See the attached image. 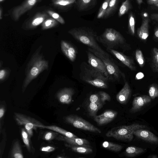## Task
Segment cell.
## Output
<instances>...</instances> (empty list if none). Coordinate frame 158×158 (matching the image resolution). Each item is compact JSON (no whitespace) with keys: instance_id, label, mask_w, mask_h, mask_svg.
<instances>
[{"instance_id":"5bb4252c","label":"cell","mask_w":158,"mask_h":158,"mask_svg":"<svg viewBox=\"0 0 158 158\" xmlns=\"http://www.w3.org/2000/svg\"><path fill=\"white\" fill-rule=\"evenodd\" d=\"M56 139L58 140L64 141L70 145L92 148L89 141L85 139L77 137L69 138L63 135L58 136Z\"/></svg>"},{"instance_id":"8992f818","label":"cell","mask_w":158,"mask_h":158,"mask_svg":"<svg viewBox=\"0 0 158 158\" xmlns=\"http://www.w3.org/2000/svg\"><path fill=\"white\" fill-rule=\"evenodd\" d=\"M88 50L101 59L105 64L110 77V81H119L122 77L125 78L124 74L110 57V55L102 54L98 51L88 48Z\"/></svg>"},{"instance_id":"ab89813d","label":"cell","mask_w":158,"mask_h":158,"mask_svg":"<svg viewBox=\"0 0 158 158\" xmlns=\"http://www.w3.org/2000/svg\"><path fill=\"white\" fill-rule=\"evenodd\" d=\"M76 0H67L61 1L53 0V4L56 5L60 6H67L73 3Z\"/></svg>"},{"instance_id":"7c38bea8","label":"cell","mask_w":158,"mask_h":158,"mask_svg":"<svg viewBox=\"0 0 158 158\" xmlns=\"http://www.w3.org/2000/svg\"><path fill=\"white\" fill-rule=\"evenodd\" d=\"M107 51L113 54L125 65L132 71H135L136 69L134 61L133 59L126 56L123 53L115 50L106 49Z\"/></svg>"},{"instance_id":"603a6c76","label":"cell","mask_w":158,"mask_h":158,"mask_svg":"<svg viewBox=\"0 0 158 158\" xmlns=\"http://www.w3.org/2000/svg\"><path fill=\"white\" fill-rule=\"evenodd\" d=\"M146 149L135 146H130L126 149L125 154L129 157H133L144 152Z\"/></svg>"},{"instance_id":"9c48e42d","label":"cell","mask_w":158,"mask_h":158,"mask_svg":"<svg viewBox=\"0 0 158 158\" xmlns=\"http://www.w3.org/2000/svg\"><path fill=\"white\" fill-rule=\"evenodd\" d=\"M88 63L93 67L103 73L110 80V77L105 64L102 60L92 52H86Z\"/></svg>"},{"instance_id":"f546056e","label":"cell","mask_w":158,"mask_h":158,"mask_svg":"<svg viewBox=\"0 0 158 158\" xmlns=\"http://www.w3.org/2000/svg\"><path fill=\"white\" fill-rule=\"evenodd\" d=\"M118 1V0H111L110 1L104 16V18H107L112 14L116 8Z\"/></svg>"},{"instance_id":"9a60e30c","label":"cell","mask_w":158,"mask_h":158,"mask_svg":"<svg viewBox=\"0 0 158 158\" xmlns=\"http://www.w3.org/2000/svg\"><path fill=\"white\" fill-rule=\"evenodd\" d=\"M61 50L65 56L71 61L75 60L77 52L75 47L71 44L64 40L61 41Z\"/></svg>"},{"instance_id":"4dcf8cb0","label":"cell","mask_w":158,"mask_h":158,"mask_svg":"<svg viewBox=\"0 0 158 158\" xmlns=\"http://www.w3.org/2000/svg\"><path fill=\"white\" fill-rule=\"evenodd\" d=\"M131 8V5L129 0H126L123 2L118 11V15L120 17L128 12Z\"/></svg>"},{"instance_id":"f907efd6","label":"cell","mask_w":158,"mask_h":158,"mask_svg":"<svg viewBox=\"0 0 158 158\" xmlns=\"http://www.w3.org/2000/svg\"><path fill=\"white\" fill-rule=\"evenodd\" d=\"M2 9L1 7L0 8V19H2Z\"/></svg>"},{"instance_id":"ba28073f","label":"cell","mask_w":158,"mask_h":158,"mask_svg":"<svg viewBox=\"0 0 158 158\" xmlns=\"http://www.w3.org/2000/svg\"><path fill=\"white\" fill-rule=\"evenodd\" d=\"M15 119L17 124L24 127L30 138L33 134V130H36L43 124L36 119L21 113L15 112Z\"/></svg>"},{"instance_id":"4316f807","label":"cell","mask_w":158,"mask_h":158,"mask_svg":"<svg viewBox=\"0 0 158 158\" xmlns=\"http://www.w3.org/2000/svg\"><path fill=\"white\" fill-rule=\"evenodd\" d=\"M151 67L153 71L158 73V49L156 48L152 50Z\"/></svg>"},{"instance_id":"8d00e7d4","label":"cell","mask_w":158,"mask_h":158,"mask_svg":"<svg viewBox=\"0 0 158 158\" xmlns=\"http://www.w3.org/2000/svg\"><path fill=\"white\" fill-rule=\"evenodd\" d=\"M47 12L51 17L56 20L58 22L62 24L65 23V21L63 18L56 12L50 10H48Z\"/></svg>"},{"instance_id":"bcb514c9","label":"cell","mask_w":158,"mask_h":158,"mask_svg":"<svg viewBox=\"0 0 158 158\" xmlns=\"http://www.w3.org/2000/svg\"><path fill=\"white\" fill-rule=\"evenodd\" d=\"M144 77V74L141 72L138 73L136 75L135 79H140L143 78Z\"/></svg>"},{"instance_id":"681fc988","label":"cell","mask_w":158,"mask_h":158,"mask_svg":"<svg viewBox=\"0 0 158 158\" xmlns=\"http://www.w3.org/2000/svg\"><path fill=\"white\" fill-rule=\"evenodd\" d=\"M148 158H158V156L155 155H149L148 157Z\"/></svg>"},{"instance_id":"e575fe53","label":"cell","mask_w":158,"mask_h":158,"mask_svg":"<svg viewBox=\"0 0 158 158\" xmlns=\"http://www.w3.org/2000/svg\"><path fill=\"white\" fill-rule=\"evenodd\" d=\"M111 0H105L100 7L97 15V18L101 19L104 17L109 4Z\"/></svg>"},{"instance_id":"b9f144b4","label":"cell","mask_w":158,"mask_h":158,"mask_svg":"<svg viewBox=\"0 0 158 158\" xmlns=\"http://www.w3.org/2000/svg\"><path fill=\"white\" fill-rule=\"evenodd\" d=\"M55 149V148L51 146H47L42 147L40 150L43 152H51L53 151Z\"/></svg>"},{"instance_id":"f5cc1de1","label":"cell","mask_w":158,"mask_h":158,"mask_svg":"<svg viewBox=\"0 0 158 158\" xmlns=\"http://www.w3.org/2000/svg\"><path fill=\"white\" fill-rule=\"evenodd\" d=\"M154 5L155 6H156L158 7V3H157L155 5Z\"/></svg>"},{"instance_id":"44dd1931","label":"cell","mask_w":158,"mask_h":158,"mask_svg":"<svg viewBox=\"0 0 158 158\" xmlns=\"http://www.w3.org/2000/svg\"><path fill=\"white\" fill-rule=\"evenodd\" d=\"M39 128L48 129L56 131L59 133L61 134L62 135L69 138L77 137L73 133L55 125L44 126L42 124L40 125Z\"/></svg>"},{"instance_id":"11a10c76","label":"cell","mask_w":158,"mask_h":158,"mask_svg":"<svg viewBox=\"0 0 158 158\" xmlns=\"http://www.w3.org/2000/svg\"><path fill=\"white\" fill-rule=\"evenodd\" d=\"M4 0H0V2H2Z\"/></svg>"},{"instance_id":"836d02e7","label":"cell","mask_w":158,"mask_h":158,"mask_svg":"<svg viewBox=\"0 0 158 158\" xmlns=\"http://www.w3.org/2000/svg\"><path fill=\"white\" fill-rule=\"evenodd\" d=\"M135 60L140 67H143L145 63V60L141 51L138 49L135 52Z\"/></svg>"},{"instance_id":"8fae6325","label":"cell","mask_w":158,"mask_h":158,"mask_svg":"<svg viewBox=\"0 0 158 158\" xmlns=\"http://www.w3.org/2000/svg\"><path fill=\"white\" fill-rule=\"evenodd\" d=\"M118 112L114 110H108L101 114L94 117V121L99 126L108 124L113 121L116 117Z\"/></svg>"},{"instance_id":"d590c367","label":"cell","mask_w":158,"mask_h":158,"mask_svg":"<svg viewBox=\"0 0 158 158\" xmlns=\"http://www.w3.org/2000/svg\"><path fill=\"white\" fill-rule=\"evenodd\" d=\"M149 96L152 99L158 97V86L155 84H152L150 86L149 89Z\"/></svg>"},{"instance_id":"7bdbcfd3","label":"cell","mask_w":158,"mask_h":158,"mask_svg":"<svg viewBox=\"0 0 158 158\" xmlns=\"http://www.w3.org/2000/svg\"><path fill=\"white\" fill-rule=\"evenodd\" d=\"M7 72L5 69H2L0 71V80L3 81L7 76Z\"/></svg>"},{"instance_id":"f6af8a7d","label":"cell","mask_w":158,"mask_h":158,"mask_svg":"<svg viewBox=\"0 0 158 158\" xmlns=\"http://www.w3.org/2000/svg\"><path fill=\"white\" fill-rule=\"evenodd\" d=\"M5 112V109L3 106H1L0 108V118L1 119L3 117Z\"/></svg>"},{"instance_id":"816d5d0a","label":"cell","mask_w":158,"mask_h":158,"mask_svg":"<svg viewBox=\"0 0 158 158\" xmlns=\"http://www.w3.org/2000/svg\"><path fill=\"white\" fill-rule=\"evenodd\" d=\"M139 4H141L143 2V0H136Z\"/></svg>"},{"instance_id":"ffe728a7","label":"cell","mask_w":158,"mask_h":158,"mask_svg":"<svg viewBox=\"0 0 158 158\" xmlns=\"http://www.w3.org/2000/svg\"><path fill=\"white\" fill-rule=\"evenodd\" d=\"M149 22L148 18H144L141 26L137 30V35L139 39L142 40H146L149 36Z\"/></svg>"},{"instance_id":"7402d4cb","label":"cell","mask_w":158,"mask_h":158,"mask_svg":"<svg viewBox=\"0 0 158 158\" xmlns=\"http://www.w3.org/2000/svg\"><path fill=\"white\" fill-rule=\"evenodd\" d=\"M65 146L71 149L73 151L78 153L86 154L91 153L93 152L92 148L72 145L67 143L65 144Z\"/></svg>"},{"instance_id":"cb8c5ba5","label":"cell","mask_w":158,"mask_h":158,"mask_svg":"<svg viewBox=\"0 0 158 158\" xmlns=\"http://www.w3.org/2000/svg\"><path fill=\"white\" fill-rule=\"evenodd\" d=\"M10 157L14 158H23L21 146L18 140L15 141L13 145L11 152Z\"/></svg>"},{"instance_id":"2e32d148","label":"cell","mask_w":158,"mask_h":158,"mask_svg":"<svg viewBox=\"0 0 158 158\" xmlns=\"http://www.w3.org/2000/svg\"><path fill=\"white\" fill-rule=\"evenodd\" d=\"M74 93V90L73 88H65L57 93L56 97L60 103L69 104L71 102L72 97Z\"/></svg>"},{"instance_id":"6da1fadb","label":"cell","mask_w":158,"mask_h":158,"mask_svg":"<svg viewBox=\"0 0 158 158\" xmlns=\"http://www.w3.org/2000/svg\"><path fill=\"white\" fill-rule=\"evenodd\" d=\"M42 46H40L33 54L27 64L26 77L24 81L22 91L23 92L31 82L42 72L48 68V63L40 53Z\"/></svg>"},{"instance_id":"d6a6232c","label":"cell","mask_w":158,"mask_h":158,"mask_svg":"<svg viewBox=\"0 0 158 158\" xmlns=\"http://www.w3.org/2000/svg\"><path fill=\"white\" fill-rule=\"evenodd\" d=\"M135 19L132 13H130L128 19V30L130 34L134 35L135 34Z\"/></svg>"},{"instance_id":"d6986e66","label":"cell","mask_w":158,"mask_h":158,"mask_svg":"<svg viewBox=\"0 0 158 158\" xmlns=\"http://www.w3.org/2000/svg\"><path fill=\"white\" fill-rule=\"evenodd\" d=\"M48 17V16L46 13H38L27 22L26 27L29 29L34 28L42 23Z\"/></svg>"},{"instance_id":"60d3db41","label":"cell","mask_w":158,"mask_h":158,"mask_svg":"<svg viewBox=\"0 0 158 158\" xmlns=\"http://www.w3.org/2000/svg\"><path fill=\"white\" fill-rule=\"evenodd\" d=\"M89 100L90 102H101L100 98L98 93L91 95L89 97Z\"/></svg>"},{"instance_id":"74e56055","label":"cell","mask_w":158,"mask_h":158,"mask_svg":"<svg viewBox=\"0 0 158 158\" xmlns=\"http://www.w3.org/2000/svg\"><path fill=\"white\" fill-rule=\"evenodd\" d=\"M58 135V133L56 131H47L44 133L43 136V139L45 140L50 141L56 138Z\"/></svg>"},{"instance_id":"3957f363","label":"cell","mask_w":158,"mask_h":158,"mask_svg":"<svg viewBox=\"0 0 158 158\" xmlns=\"http://www.w3.org/2000/svg\"><path fill=\"white\" fill-rule=\"evenodd\" d=\"M68 33L75 40L105 55L109 54L103 50L97 42V33L93 30L85 27L74 28Z\"/></svg>"},{"instance_id":"30bf717a","label":"cell","mask_w":158,"mask_h":158,"mask_svg":"<svg viewBox=\"0 0 158 158\" xmlns=\"http://www.w3.org/2000/svg\"><path fill=\"white\" fill-rule=\"evenodd\" d=\"M37 1V0H26L21 5L15 8L12 12L15 20H18L22 15L32 8Z\"/></svg>"},{"instance_id":"f1b7e54d","label":"cell","mask_w":158,"mask_h":158,"mask_svg":"<svg viewBox=\"0 0 158 158\" xmlns=\"http://www.w3.org/2000/svg\"><path fill=\"white\" fill-rule=\"evenodd\" d=\"M21 135L24 144L28 151L29 152H30L31 148L30 141V137L24 128H22Z\"/></svg>"},{"instance_id":"ac0fdd59","label":"cell","mask_w":158,"mask_h":158,"mask_svg":"<svg viewBox=\"0 0 158 158\" xmlns=\"http://www.w3.org/2000/svg\"><path fill=\"white\" fill-rule=\"evenodd\" d=\"M131 94V89L127 82L126 81L122 89L116 95L117 101L122 104H126Z\"/></svg>"},{"instance_id":"e0dca14e","label":"cell","mask_w":158,"mask_h":158,"mask_svg":"<svg viewBox=\"0 0 158 158\" xmlns=\"http://www.w3.org/2000/svg\"><path fill=\"white\" fill-rule=\"evenodd\" d=\"M134 134L137 138L154 144L158 143V138L151 131L143 129L136 130Z\"/></svg>"},{"instance_id":"5b68a950","label":"cell","mask_w":158,"mask_h":158,"mask_svg":"<svg viewBox=\"0 0 158 158\" xmlns=\"http://www.w3.org/2000/svg\"><path fill=\"white\" fill-rule=\"evenodd\" d=\"M147 126L135 123L127 126H120L113 127L106 134L108 137H113L117 140L130 142L133 138L134 132L136 130L144 129Z\"/></svg>"},{"instance_id":"d4e9b609","label":"cell","mask_w":158,"mask_h":158,"mask_svg":"<svg viewBox=\"0 0 158 158\" xmlns=\"http://www.w3.org/2000/svg\"><path fill=\"white\" fill-rule=\"evenodd\" d=\"M102 106L103 104L101 102L89 103L87 108L89 116L93 117L96 116L97 112L101 109Z\"/></svg>"},{"instance_id":"ee69618b","label":"cell","mask_w":158,"mask_h":158,"mask_svg":"<svg viewBox=\"0 0 158 158\" xmlns=\"http://www.w3.org/2000/svg\"><path fill=\"white\" fill-rule=\"evenodd\" d=\"M151 18L152 19L158 22V14L153 13L151 15Z\"/></svg>"},{"instance_id":"f35d334b","label":"cell","mask_w":158,"mask_h":158,"mask_svg":"<svg viewBox=\"0 0 158 158\" xmlns=\"http://www.w3.org/2000/svg\"><path fill=\"white\" fill-rule=\"evenodd\" d=\"M99 95L100 101L103 104H105L106 101L110 102L111 100L110 96L106 92L103 91H100L98 93Z\"/></svg>"},{"instance_id":"c3c4849f","label":"cell","mask_w":158,"mask_h":158,"mask_svg":"<svg viewBox=\"0 0 158 158\" xmlns=\"http://www.w3.org/2000/svg\"><path fill=\"white\" fill-rule=\"evenodd\" d=\"M154 35L155 39L158 40V28L155 29Z\"/></svg>"},{"instance_id":"1f68e13d","label":"cell","mask_w":158,"mask_h":158,"mask_svg":"<svg viewBox=\"0 0 158 158\" xmlns=\"http://www.w3.org/2000/svg\"><path fill=\"white\" fill-rule=\"evenodd\" d=\"M95 0H78V7L79 10L83 11L90 6Z\"/></svg>"},{"instance_id":"7a4b0ae2","label":"cell","mask_w":158,"mask_h":158,"mask_svg":"<svg viewBox=\"0 0 158 158\" xmlns=\"http://www.w3.org/2000/svg\"><path fill=\"white\" fill-rule=\"evenodd\" d=\"M80 78L83 81L98 88H108L109 79L88 63L85 61L82 62L80 66Z\"/></svg>"},{"instance_id":"484cf974","label":"cell","mask_w":158,"mask_h":158,"mask_svg":"<svg viewBox=\"0 0 158 158\" xmlns=\"http://www.w3.org/2000/svg\"><path fill=\"white\" fill-rule=\"evenodd\" d=\"M102 146L105 149L114 152L120 151L123 148L121 145L107 141L103 142Z\"/></svg>"},{"instance_id":"277c9868","label":"cell","mask_w":158,"mask_h":158,"mask_svg":"<svg viewBox=\"0 0 158 158\" xmlns=\"http://www.w3.org/2000/svg\"><path fill=\"white\" fill-rule=\"evenodd\" d=\"M97 40L106 49L114 50L124 49L126 44L125 39L122 34L111 28H106L101 35L98 36Z\"/></svg>"},{"instance_id":"52a82bcc","label":"cell","mask_w":158,"mask_h":158,"mask_svg":"<svg viewBox=\"0 0 158 158\" xmlns=\"http://www.w3.org/2000/svg\"><path fill=\"white\" fill-rule=\"evenodd\" d=\"M65 121L73 127L80 129L97 133H101V130L82 118L76 115L66 116Z\"/></svg>"},{"instance_id":"83f0119b","label":"cell","mask_w":158,"mask_h":158,"mask_svg":"<svg viewBox=\"0 0 158 158\" xmlns=\"http://www.w3.org/2000/svg\"><path fill=\"white\" fill-rule=\"evenodd\" d=\"M58 24V22L52 18H47L42 24V29L46 30L53 27Z\"/></svg>"},{"instance_id":"db71d44e","label":"cell","mask_w":158,"mask_h":158,"mask_svg":"<svg viewBox=\"0 0 158 158\" xmlns=\"http://www.w3.org/2000/svg\"><path fill=\"white\" fill-rule=\"evenodd\" d=\"M55 1H65V0H53Z\"/></svg>"},{"instance_id":"7dc6e473","label":"cell","mask_w":158,"mask_h":158,"mask_svg":"<svg viewBox=\"0 0 158 158\" xmlns=\"http://www.w3.org/2000/svg\"><path fill=\"white\" fill-rule=\"evenodd\" d=\"M147 3L149 5H154L158 3V0H148Z\"/></svg>"},{"instance_id":"4fadbf2b","label":"cell","mask_w":158,"mask_h":158,"mask_svg":"<svg viewBox=\"0 0 158 158\" xmlns=\"http://www.w3.org/2000/svg\"><path fill=\"white\" fill-rule=\"evenodd\" d=\"M151 98L147 95H143L135 97L132 102V106L129 112L135 113L139 111L143 107L151 102Z\"/></svg>"}]
</instances>
